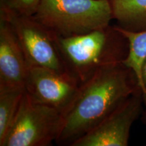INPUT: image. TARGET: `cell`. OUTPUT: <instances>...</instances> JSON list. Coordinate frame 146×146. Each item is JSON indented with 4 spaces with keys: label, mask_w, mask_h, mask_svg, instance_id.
Returning a JSON list of instances; mask_svg holds the SVG:
<instances>
[{
    "label": "cell",
    "mask_w": 146,
    "mask_h": 146,
    "mask_svg": "<svg viewBox=\"0 0 146 146\" xmlns=\"http://www.w3.org/2000/svg\"><path fill=\"white\" fill-rule=\"evenodd\" d=\"M0 18L10 24L29 67H41L68 74L58 50L56 35L34 16L18 14L9 6L6 0H1Z\"/></svg>",
    "instance_id": "5"
},
{
    "label": "cell",
    "mask_w": 146,
    "mask_h": 146,
    "mask_svg": "<svg viewBox=\"0 0 146 146\" xmlns=\"http://www.w3.org/2000/svg\"><path fill=\"white\" fill-rule=\"evenodd\" d=\"M25 88H0V141L3 139L15 118Z\"/></svg>",
    "instance_id": "10"
},
{
    "label": "cell",
    "mask_w": 146,
    "mask_h": 146,
    "mask_svg": "<svg viewBox=\"0 0 146 146\" xmlns=\"http://www.w3.org/2000/svg\"><path fill=\"white\" fill-rule=\"evenodd\" d=\"M62 124L57 110L33 100L26 90L1 146H47L56 141Z\"/></svg>",
    "instance_id": "4"
},
{
    "label": "cell",
    "mask_w": 146,
    "mask_h": 146,
    "mask_svg": "<svg viewBox=\"0 0 146 146\" xmlns=\"http://www.w3.org/2000/svg\"><path fill=\"white\" fill-rule=\"evenodd\" d=\"M29 68L10 24L0 18V88L25 89Z\"/></svg>",
    "instance_id": "8"
},
{
    "label": "cell",
    "mask_w": 146,
    "mask_h": 146,
    "mask_svg": "<svg viewBox=\"0 0 146 146\" xmlns=\"http://www.w3.org/2000/svg\"><path fill=\"white\" fill-rule=\"evenodd\" d=\"M34 16L62 37L104 28L113 20L109 0H41Z\"/></svg>",
    "instance_id": "3"
},
{
    "label": "cell",
    "mask_w": 146,
    "mask_h": 146,
    "mask_svg": "<svg viewBox=\"0 0 146 146\" xmlns=\"http://www.w3.org/2000/svg\"><path fill=\"white\" fill-rule=\"evenodd\" d=\"M41 0H6L12 10L20 14L34 16L39 8Z\"/></svg>",
    "instance_id": "12"
},
{
    "label": "cell",
    "mask_w": 146,
    "mask_h": 146,
    "mask_svg": "<svg viewBox=\"0 0 146 146\" xmlns=\"http://www.w3.org/2000/svg\"><path fill=\"white\" fill-rule=\"evenodd\" d=\"M113 19L127 31H146V0H109Z\"/></svg>",
    "instance_id": "9"
},
{
    "label": "cell",
    "mask_w": 146,
    "mask_h": 146,
    "mask_svg": "<svg viewBox=\"0 0 146 146\" xmlns=\"http://www.w3.org/2000/svg\"><path fill=\"white\" fill-rule=\"evenodd\" d=\"M56 43L67 73L80 85L98 71L123 63L129 52V40L117 25L68 37L56 35Z\"/></svg>",
    "instance_id": "2"
},
{
    "label": "cell",
    "mask_w": 146,
    "mask_h": 146,
    "mask_svg": "<svg viewBox=\"0 0 146 146\" xmlns=\"http://www.w3.org/2000/svg\"><path fill=\"white\" fill-rule=\"evenodd\" d=\"M143 94L138 87L127 99L70 146H127L133 123L141 116Z\"/></svg>",
    "instance_id": "6"
},
{
    "label": "cell",
    "mask_w": 146,
    "mask_h": 146,
    "mask_svg": "<svg viewBox=\"0 0 146 146\" xmlns=\"http://www.w3.org/2000/svg\"><path fill=\"white\" fill-rule=\"evenodd\" d=\"M80 84L68 74L41 67H30L25 90L35 101L57 110L62 114L76 98Z\"/></svg>",
    "instance_id": "7"
},
{
    "label": "cell",
    "mask_w": 146,
    "mask_h": 146,
    "mask_svg": "<svg viewBox=\"0 0 146 146\" xmlns=\"http://www.w3.org/2000/svg\"><path fill=\"white\" fill-rule=\"evenodd\" d=\"M143 94V104H146V59L144 61L142 66L141 71V79H140V83L139 85Z\"/></svg>",
    "instance_id": "13"
},
{
    "label": "cell",
    "mask_w": 146,
    "mask_h": 146,
    "mask_svg": "<svg viewBox=\"0 0 146 146\" xmlns=\"http://www.w3.org/2000/svg\"><path fill=\"white\" fill-rule=\"evenodd\" d=\"M119 29L129 42V55L123 63L132 69L135 74L139 85L142 66L146 59V31L134 33L127 31L120 27Z\"/></svg>",
    "instance_id": "11"
},
{
    "label": "cell",
    "mask_w": 146,
    "mask_h": 146,
    "mask_svg": "<svg viewBox=\"0 0 146 146\" xmlns=\"http://www.w3.org/2000/svg\"><path fill=\"white\" fill-rule=\"evenodd\" d=\"M136 75L124 63L105 68L80 85L72 104L62 114L56 143L70 145L100 123L138 88Z\"/></svg>",
    "instance_id": "1"
}]
</instances>
